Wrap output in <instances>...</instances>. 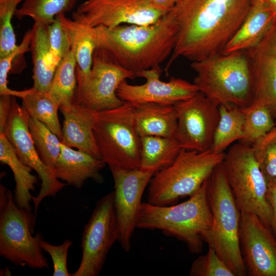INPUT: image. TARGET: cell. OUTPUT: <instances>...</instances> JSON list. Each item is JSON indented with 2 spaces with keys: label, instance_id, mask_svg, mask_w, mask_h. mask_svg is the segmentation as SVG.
Returning <instances> with one entry per match:
<instances>
[{
  "label": "cell",
  "instance_id": "cell-42",
  "mask_svg": "<svg viewBox=\"0 0 276 276\" xmlns=\"http://www.w3.org/2000/svg\"><path fill=\"white\" fill-rule=\"evenodd\" d=\"M270 8L276 13V0H264Z\"/></svg>",
  "mask_w": 276,
  "mask_h": 276
},
{
  "label": "cell",
  "instance_id": "cell-33",
  "mask_svg": "<svg viewBox=\"0 0 276 276\" xmlns=\"http://www.w3.org/2000/svg\"><path fill=\"white\" fill-rule=\"evenodd\" d=\"M243 110L245 113L243 143L252 145L276 126L270 111L265 107H246Z\"/></svg>",
  "mask_w": 276,
  "mask_h": 276
},
{
  "label": "cell",
  "instance_id": "cell-24",
  "mask_svg": "<svg viewBox=\"0 0 276 276\" xmlns=\"http://www.w3.org/2000/svg\"><path fill=\"white\" fill-rule=\"evenodd\" d=\"M0 161L8 165L14 177L16 186L14 199L20 208L31 211L30 202L38 178L31 174L32 169L25 165L18 157L15 150L5 133H0Z\"/></svg>",
  "mask_w": 276,
  "mask_h": 276
},
{
  "label": "cell",
  "instance_id": "cell-19",
  "mask_svg": "<svg viewBox=\"0 0 276 276\" xmlns=\"http://www.w3.org/2000/svg\"><path fill=\"white\" fill-rule=\"evenodd\" d=\"M59 109L64 118L61 142L101 159L93 132L98 111L79 104L75 100L61 104Z\"/></svg>",
  "mask_w": 276,
  "mask_h": 276
},
{
  "label": "cell",
  "instance_id": "cell-18",
  "mask_svg": "<svg viewBox=\"0 0 276 276\" xmlns=\"http://www.w3.org/2000/svg\"><path fill=\"white\" fill-rule=\"evenodd\" d=\"M246 51L253 80L252 100L247 107H266L276 125V15L260 40Z\"/></svg>",
  "mask_w": 276,
  "mask_h": 276
},
{
  "label": "cell",
  "instance_id": "cell-11",
  "mask_svg": "<svg viewBox=\"0 0 276 276\" xmlns=\"http://www.w3.org/2000/svg\"><path fill=\"white\" fill-rule=\"evenodd\" d=\"M169 11L146 0H87L72 14V18L87 26L114 28L126 23L148 26Z\"/></svg>",
  "mask_w": 276,
  "mask_h": 276
},
{
  "label": "cell",
  "instance_id": "cell-23",
  "mask_svg": "<svg viewBox=\"0 0 276 276\" xmlns=\"http://www.w3.org/2000/svg\"><path fill=\"white\" fill-rule=\"evenodd\" d=\"M134 106V122L140 137H174L177 116L174 105L147 103Z\"/></svg>",
  "mask_w": 276,
  "mask_h": 276
},
{
  "label": "cell",
  "instance_id": "cell-14",
  "mask_svg": "<svg viewBox=\"0 0 276 276\" xmlns=\"http://www.w3.org/2000/svg\"><path fill=\"white\" fill-rule=\"evenodd\" d=\"M135 74L115 62L103 49L96 47L89 79L76 90L75 100L80 105L100 111L118 107L125 103L117 95L120 84Z\"/></svg>",
  "mask_w": 276,
  "mask_h": 276
},
{
  "label": "cell",
  "instance_id": "cell-20",
  "mask_svg": "<svg viewBox=\"0 0 276 276\" xmlns=\"http://www.w3.org/2000/svg\"><path fill=\"white\" fill-rule=\"evenodd\" d=\"M60 146V155L54 168L58 179L77 189H81L90 178L99 182L103 180L100 171L106 164L102 159L84 151L75 150L61 142Z\"/></svg>",
  "mask_w": 276,
  "mask_h": 276
},
{
  "label": "cell",
  "instance_id": "cell-22",
  "mask_svg": "<svg viewBox=\"0 0 276 276\" xmlns=\"http://www.w3.org/2000/svg\"><path fill=\"white\" fill-rule=\"evenodd\" d=\"M276 15L264 0H254L243 22L224 47L223 54L247 50L260 40Z\"/></svg>",
  "mask_w": 276,
  "mask_h": 276
},
{
  "label": "cell",
  "instance_id": "cell-27",
  "mask_svg": "<svg viewBox=\"0 0 276 276\" xmlns=\"http://www.w3.org/2000/svg\"><path fill=\"white\" fill-rule=\"evenodd\" d=\"M16 97L22 100V106L33 118L45 124L60 140L62 139V128L58 116L60 105L48 92L30 89L18 90Z\"/></svg>",
  "mask_w": 276,
  "mask_h": 276
},
{
  "label": "cell",
  "instance_id": "cell-37",
  "mask_svg": "<svg viewBox=\"0 0 276 276\" xmlns=\"http://www.w3.org/2000/svg\"><path fill=\"white\" fill-rule=\"evenodd\" d=\"M32 36L31 29L23 37L17 48L3 58H0V95H10L15 97L17 90L11 89L8 86V76L12 69L13 61L18 56L30 50Z\"/></svg>",
  "mask_w": 276,
  "mask_h": 276
},
{
  "label": "cell",
  "instance_id": "cell-15",
  "mask_svg": "<svg viewBox=\"0 0 276 276\" xmlns=\"http://www.w3.org/2000/svg\"><path fill=\"white\" fill-rule=\"evenodd\" d=\"M114 181V208L120 243L129 252L136 228L144 190L155 173L140 169L110 168Z\"/></svg>",
  "mask_w": 276,
  "mask_h": 276
},
{
  "label": "cell",
  "instance_id": "cell-40",
  "mask_svg": "<svg viewBox=\"0 0 276 276\" xmlns=\"http://www.w3.org/2000/svg\"><path fill=\"white\" fill-rule=\"evenodd\" d=\"M267 195L272 213L271 231L276 238V186L268 188Z\"/></svg>",
  "mask_w": 276,
  "mask_h": 276
},
{
  "label": "cell",
  "instance_id": "cell-28",
  "mask_svg": "<svg viewBox=\"0 0 276 276\" xmlns=\"http://www.w3.org/2000/svg\"><path fill=\"white\" fill-rule=\"evenodd\" d=\"M218 107L220 119L211 150L215 153H223L232 143L244 137L245 113L243 108L235 106Z\"/></svg>",
  "mask_w": 276,
  "mask_h": 276
},
{
  "label": "cell",
  "instance_id": "cell-16",
  "mask_svg": "<svg viewBox=\"0 0 276 276\" xmlns=\"http://www.w3.org/2000/svg\"><path fill=\"white\" fill-rule=\"evenodd\" d=\"M240 244L247 274L276 276V238L256 214L241 212Z\"/></svg>",
  "mask_w": 276,
  "mask_h": 276
},
{
  "label": "cell",
  "instance_id": "cell-17",
  "mask_svg": "<svg viewBox=\"0 0 276 276\" xmlns=\"http://www.w3.org/2000/svg\"><path fill=\"white\" fill-rule=\"evenodd\" d=\"M162 70L160 65L140 72L137 77L146 79L142 85H131L124 80L117 90L118 97L133 105L154 103L165 105H175L188 100L199 91L193 83L180 78L171 77L168 82L160 80Z\"/></svg>",
  "mask_w": 276,
  "mask_h": 276
},
{
  "label": "cell",
  "instance_id": "cell-3",
  "mask_svg": "<svg viewBox=\"0 0 276 276\" xmlns=\"http://www.w3.org/2000/svg\"><path fill=\"white\" fill-rule=\"evenodd\" d=\"M208 179L189 199L178 204L142 202L136 228L160 230L185 242L191 252H201L213 221L207 194Z\"/></svg>",
  "mask_w": 276,
  "mask_h": 276
},
{
  "label": "cell",
  "instance_id": "cell-4",
  "mask_svg": "<svg viewBox=\"0 0 276 276\" xmlns=\"http://www.w3.org/2000/svg\"><path fill=\"white\" fill-rule=\"evenodd\" d=\"M196 73L194 83L219 106H250L253 97L251 65L246 50L220 53L191 64Z\"/></svg>",
  "mask_w": 276,
  "mask_h": 276
},
{
  "label": "cell",
  "instance_id": "cell-41",
  "mask_svg": "<svg viewBox=\"0 0 276 276\" xmlns=\"http://www.w3.org/2000/svg\"><path fill=\"white\" fill-rule=\"evenodd\" d=\"M150 3L166 9L170 11L173 8L178 0H146Z\"/></svg>",
  "mask_w": 276,
  "mask_h": 276
},
{
  "label": "cell",
  "instance_id": "cell-25",
  "mask_svg": "<svg viewBox=\"0 0 276 276\" xmlns=\"http://www.w3.org/2000/svg\"><path fill=\"white\" fill-rule=\"evenodd\" d=\"M48 26L34 22L30 45L33 65V87L43 92L48 91L56 69L51 60Z\"/></svg>",
  "mask_w": 276,
  "mask_h": 276
},
{
  "label": "cell",
  "instance_id": "cell-30",
  "mask_svg": "<svg viewBox=\"0 0 276 276\" xmlns=\"http://www.w3.org/2000/svg\"><path fill=\"white\" fill-rule=\"evenodd\" d=\"M77 0H24L14 15L20 19L31 18L36 23L51 25L59 14L71 11Z\"/></svg>",
  "mask_w": 276,
  "mask_h": 276
},
{
  "label": "cell",
  "instance_id": "cell-5",
  "mask_svg": "<svg viewBox=\"0 0 276 276\" xmlns=\"http://www.w3.org/2000/svg\"><path fill=\"white\" fill-rule=\"evenodd\" d=\"M221 163L208 179L207 194L213 221L204 241L216 251L235 276H245L247 270L240 244L241 212Z\"/></svg>",
  "mask_w": 276,
  "mask_h": 276
},
{
  "label": "cell",
  "instance_id": "cell-6",
  "mask_svg": "<svg viewBox=\"0 0 276 276\" xmlns=\"http://www.w3.org/2000/svg\"><path fill=\"white\" fill-rule=\"evenodd\" d=\"M223 153L182 148L174 162L156 172L149 182L148 202L156 205L175 204L194 194L221 164Z\"/></svg>",
  "mask_w": 276,
  "mask_h": 276
},
{
  "label": "cell",
  "instance_id": "cell-12",
  "mask_svg": "<svg viewBox=\"0 0 276 276\" xmlns=\"http://www.w3.org/2000/svg\"><path fill=\"white\" fill-rule=\"evenodd\" d=\"M30 116L25 108L12 96V108L5 134L14 147L20 160L35 170L41 181L37 195L33 196L35 215L41 202L47 197H54L66 185L55 176L53 169L41 159L30 132L28 122Z\"/></svg>",
  "mask_w": 276,
  "mask_h": 276
},
{
  "label": "cell",
  "instance_id": "cell-7",
  "mask_svg": "<svg viewBox=\"0 0 276 276\" xmlns=\"http://www.w3.org/2000/svg\"><path fill=\"white\" fill-rule=\"evenodd\" d=\"M35 217L19 207L11 191L0 185V255L17 266L48 268L40 245L42 235H32Z\"/></svg>",
  "mask_w": 276,
  "mask_h": 276
},
{
  "label": "cell",
  "instance_id": "cell-32",
  "mask_svg": "<svg viewBox=\"0 0 276 276\" xmlns=\"http://www.w3.org/2000/svg\"><path fill=\"white\" fill-rule=\"evenodd\" d=\"M251 146L268 188L276 186V126Z\"/></svg>",
  "mask_w": 276,
  "mask_h": 276
},
{
  "label": "cell",
  "instance_id": "cell-34",
  "mask_svg": "<svg viewBox=\"0 0 276 276\" xmlns=\"http://www.w3.org/2000/svg\"><path fill=\"white\" fill-rule=\"evenodd\" d=\"M24 0H0V58L17 47L12 18L18 4Z\"/></svg>",
  "mask_w": 276,
  "mask_h": 276
},
{
  "label": "cell",
  "instance_id": "cell-31",
  "mask_svg": "<svg viewBox=\"0 0 276 276\" xmlns=\"http://www.w3.org/2000/svg\"><path fill=\"white\" fill-rule=\"evenodd\" d=\"M29 128L36 150L42 162L54 170L60 153L61 141L45 124L30 117Z\"/></svg>",
  "mask_w": 276,
  "mask_h": 276
},
{
  "label": "cell",
  "instance_id": "cell-38",
  "mask_svg": "<svg viewBox=\"0 0 276 276\" xmlns=\"http://www.w3.org/2000/svg\"><path fill=\"white\" fill-rule=\"evenodd\" d=\"M72 244L73 241L68 239L58 245L50 244L43 239L40 241L41 248L48 252L52 259L53 276H72L67 268V258L68 250Z\"/></svg>",
  "mask_w": 276,
  "mask_h": 276
},
{
  "label": "cell",
  "instance_id": "cell-13",
  "mask_svg": "<svg viewBox=\"0 0 276 276\" xmlns=\"http://www.w3.org/2000/svg\"><path fill=\"white\" fill-rule=\"evenodd\" d=\"M174 105L177 116L174 137L181 147L198 152L211 149L220 119L218 106L200 91Z\"/></svg>",
  "mask_w": 276,
  "mask_h": 276
},
{
  "label": "cell",
  "instance_id": "cell-10",
  "mask_svg": "<svg viewBox=\"0 0 276 276\" xmlns=\"http://www.w3.org/2000/svg\"><path fill=\"white\" fill-rule=\"evenodd\" d=\"M114 199L112 191L97 202L83 229L81 262L72 276H97L101 272L109 251L118 241Z\"/></svg>",
  "mask_w": 276,
  "mask_h": 276
},
{
  "label": "cell",
  "instance_id": "cell-26",
  "mask_svg": "<svg viewBox=\"0 0 276 276\" xmlns=\"http://www.w3.org/2000/svg\"><path fill=\"white\" fill-rule=\"evenodd\" d=\"M141 144L140 169L155 173L171 164L182 149L174 137L142 136Z\"/></svg>",
  "mask_w": 276,
  "mask_h": 276
},
{
  "label": "cell",
  "instance_id": "cell-36",
  "mask_svg": "<svg viewBox=\"0 0 276 276\" xmlns=\"http://www.w3.org/2000/svg\"><path fill=\"white\" fill-rule=\"evenodd\" d=\"M48 35L51 60L57 66L71 50L68 37L57 16L55 20L48 25Z\"/></svg>",
  "mask_w": 276,
  "mask_h": 276
},
{
  "label": "cell",
  "instance_id": "cell-8",
  "mask_svg": "<svg viewBox=\"0 0 276 276\" xmlns=\"http://www.w3.org/2000/svg\"><path fill=\"white\" fill-rule=\"evenodd\" d=\"M221 164L240 212L256 214L271 230L272 213L267 198L268 187L251 145L242 142L233 145Z\"/></svg>",
  "mask_w": 276,
  "mask_h": 276
},
{
  "label": "cell",
  "instance_id": "cell-29",
  "mask_svg": "<svg viewBox=\"0 0 276 276\" xmlns=\"http://www.w3.org/2000/svg\"><path fill=\"white\" fill-rule=\"evenodd\" d=\"M76 67V60L71 50L57 66L48 91L60 105L75 100L77 88Z\"/></svg>",
  "mask_w": 276,
  "mask_h": 276
},
{
  "label": "cell",
  "instance_id": "cell-35",
  "mask_svg": "<svg viewBox=\"0 0 276 276\" xmlns=\"http://www.w3.org/2000/svg\"><path fill=\"white\" fill-rule=\"evenodd\" d=\"M191 276H235L216 251L209 247L206 254L199 256L191 265Z\"/></svg>",
  "mask_w": 276,
  "mask_h": 276
},
{
  "label": "cell",
  "instance_id": "cell-2",
  "mask_svg": "<svg viewBox=\"0 0 276 276\" xmlns=\"http://www.w3.org/2000/svg\"><path fill=\"white\" fill-rule=\"evenodd\" d=\"M96 47L104 50L117 63L134 73L159 65L171 55L176 41L177 25L169 11L148 26L94 28Z\"/></svg>",
  "mask_w": 276,
  "mask_h": 276
},
{
  "label": "cell",
  "instance_id": "cell-1",
  "mask_svg": "<svg viewBox=\"0 0 276 276\" xmlns=\"http://www.w3.org/2000/svg\"><path fill=\"white\" fill-rule=\"evenodd\" d=\"M254 0H178L171 11L176 41L164 71L180 57L199 61L222 53L245 20Z\"/></svg>",
  "mask_w": 276,
  "mask_h": 276
},
{
  "label": "cell",
  "instance_id": "cell-9",
  "mask_svg": "<svg viewBox=\"0 0 276 276\" xmlns=\"http://www.w3.org/2000/svg\"><path fill=\"white\" fill-rule=\"evenodd\" d=\"M134 106H121L97 112L94 135L101 159L109 168H140L141 137L134 122Z\"/></svg>",
  "mask_w": 276,
  "mask_h": 276
},
{
  "label": "cell",
  "instance_id": "cell-39",
  "mask_svg": "<svg viewBox=\"0 0 276 276\" xmlns=\"http://www.w3.org/2000/svg\"><path fill=\"white\" fill-rule=\"evenodd\" d=\"M12 96L2 95L0 98V133H4L12 108Z\"/></svg>",
  "mask_w": 276,
  "mask_h": 276
},
{
  "label": "cell",
  "instance_id": "cell-21",
  "mask_svg": "<svg viewBox=\"0 0 276 276\" xmlns=\"http://www.w3.org/2000/svg\"><path fill=\"white\" fill-rule=\"evenodd\" d=\"M57 16L66 32L76 60L77 90L79 89L87 82L91 72L93 55L97 47L94 28L70 19L64 13Z\"/></svg>",
  "mask_w": 276,
  "mask_h": 276
}]
</instances>
